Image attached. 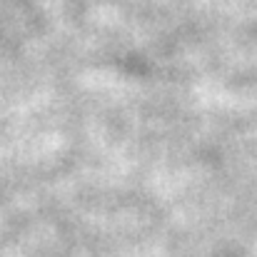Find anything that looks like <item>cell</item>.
Returning <instances> with one entry per match:
<instances>
[]
</instances>
